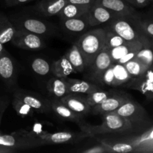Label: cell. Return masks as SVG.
Here are the masks:
<instances>
[{
    "label": "cell",
    "mask_w": 153,
    "mask_h": 153,
    "mask_svg": "<svg viewBox=\"0 0 153 153\" xmlns=\"http://www.w3.org/2000/svg\"><path fill=\"white\" fill-rule=\"evenodd\" d=\"M12 105L16 113L22 117H32L35 114V111L29 105L16 98H13Z\"/></svg>",
    "instance_id": "cell-34"
},
{
    "label": "cell",
    "mask_w": 153,
    "mask_h": 153,
    "mask_svg": "<svg viewBox=\"0 0 153 153\" xmlns=\"http://www.w3.org/2000/svg\"><path fill=\"white\" fill-rule=\"evenodd\" d=\"M134 58L141 61L147 67H150L153 64V48L149 43L148 37L144 40L143 46L137 52Z\"/></svg>",
    "instance_id": "cell-29"
},
{
    "label": "cell",
    "mask_w": 153,
    "mask_h": 153,
    "mask_svg": "<svg viewBox=\"0 0 153 153\" xmlns=\"http://www.w3.org/2000/svg\"><path fill=\"white\" fill-rule=\"evenodd\" d=\"M16 32L12 21L4 13H0V43L3 45L11 41Z\"/></svg>",
    "instance_id": "cell-24"
},
{
    "label": "cell",
    "mask_w": 153,
    "mask_h": 153,
    "mask_svg": "<svg viewBox=\"0 0 153 153\" xmlns=\"http://www.w3.org/2000/svg\"><path fill=\"white\" fill-rule=\"evenodd\" d=\"M11 42L16 47L28 50H37L46 46L41 36L19 29H16Z\"/></svg>",
    "instance_id": "cell-11"
},
{
    "label": "cell",
    "mask_w": 153,
    "mask_h": 153,
    "mask_svg": "<svg viewBox=\"0 0 153 153\" xmlns=\"http://www.w3.org/2000/svg\"><path fill=\"white\" fill-rule=\"evenodd\" d=\"M60 100L69 108L82 117L85 118L86 115L91 114V106L87 102L85 94H68Z\"/></svg>",
    "instance_id": "cell-15"
},
{
    "label": "cell",
    "mask_w": 153,
    "mask_h": 153,
    "mask_svg": "<svg viewBox=\"0 0 153 153\" xmlns=\"http://www.w3.org/2000/svg\"><path fill=\"white\" fill-rule=\"evenodd\" d=\"M123 87L139 91L148 100H153V64L143 74L139 77L131 78Z\"/></svg>",
    "instance_id": "cell-10"
},
{
    "label": "cell",
    "mask_w": 153,
    "mask_h": 153,
    "mask_svg": "<svg viewBox=\"0 0 153 153\" xmlns=\"http://www.w3.org/2000/svg\"><path fill=\"white\" fill-rule=\"evenodd\" d=\"M85 16L91 27L107 23L111 19L116 17L112 12L96 2L90 7Z\"/></svg>",
    "instance_id": "cell-16"
},
{
    "label": "cell",
    "mask_w": 153,
    "mask_h": 153,
    "mask_svg": "<svg viewBox=\"0 0 153 153\" xmlns=\"http://www.w3.org/2000/svg\"><path fill=\"white\" fill-rule=\"evenodd\" d=\"M126 1H128H128H129V0H126Z\"/></svg>",
    "instance_id": "cell-45"
},
{
    "label": "cell",
    "mask_w": 153,
    "mask_h": 153,
    "mask_svg": "<svg viewBox=\"0 0 153 153\" xmlns=\"http://www.w3.org/2000/svg\"><path fill=\"white\" fill-rule=\"evenodd\" d=\"M131 97L123 91L113 90L112 94L100 104L91 107V114L95 115H102L114 112L119 108L123 103L131 100Z\"/></svg>",
    "instance_id": "cell-8"
},
{
    "label": "cell",
    "mask_w": 153,
    "mask_h": 153,
    "mask_svg": "<svg viewBox=\"0 0 153 153\" xmlns=\"http://www.w3.org/2000/svg\"><path fill=\"white\" fill-rule=\"evenodd\" d=\"M13 22H14L13 24L16 29L28 31L40 36L52 35L55 31V27L52 24L37 18L17 16Z\"/></svg>",
    "instance_id": "cell-6"
},
{
    "label": "cell",
    "mask_w": 153,
    "mask_h": 153,
    "mask_svg": "<svg viewBox=\"0 0 153 153\" xmlns=\"http://www.w3.org/2000/svg\"><path fill=\"white\" fill-rule=\"evenodd\" d=\"M67 3V0H41L36 7L37 11L45 16H53L59 14Z\"/></svg>",
    "instance_id": "cell-21"
},
{
    "label": "cell",
    "mask_w": 153,
    "mask_h": 153,
    "mask_svg": "<svg viewBox=\"0 0 153 153\" xmlns=\"http://www.w3.org/2000/svg\"><path fill=\"white\" fill-rule=\"evenodd\" d=\"M103 28H104L105 32V48L111 49V48L117 47L127 42L121 36L117 34L111 28H108L107 26H105Z\"/></svg>",
    "instance_id": "cell-30"
},
{
    "label": "cell",
    "mask_w": 153,
    "mask_h": 153,
    "mask_svg": "<svg viewBox=\"0 0 153 153\" xmlns=\"http://www.w3.org/2000/svg\"><path fill=\"white\" fill-rule=\"evenodd\" d=\"M95 1L96 0H67L69 3L86 6H91L95 3Z\"/></svg>",
    "instance_id": "cell-39"
},
{
    "label": "cell",
    "mask_w": 153,
    "mask_h": 153,
    "mask_svg": "<svg viewBox=\"0 0 153 153\" xmlns=\"http://www.w3.org/2000/svg\"><path fill=\"white\" fill-rule=\"evenodd\" d=\"M137 22L143 32L147 37L153 38V7L146 13H139Z\"/></svg>",
    "instance_id": "cell-27"
},
{
    "label": "cell",
    "mask_w": 153,
    "mask_h": 153,
    "mask_svg": "<svg viewBox=\"0 0 153 153\" xmlns=\"http://www.w3.org/2000/svg\"><path fill=\"white\" fill-rule=\"evenodd\" d=\"M52 73L59 78L69 77L73 73H76L66 55H63L52 64Z\"/></svg>",
    "instance_id": "cell-23"
},
{
    "label": "cell",
    "mask_w": 153,
    "mask_h": 153,
    "mask_svg": "<svg viewBox=\"0 0 153 153\" xmlns=\"http://www.w3.org/2000/svg\"><path fill=\"white\" fill-rule=\"evenodd\" d=\"M108 149L109 152H118V153H126L131 152L134 151V146L131 143H108L105 142L101 141Z\"/></svg>",
    "instance_id": "cell-35"
},
{
    "label": "cell",
    "mask_w": 153,
    "mask_h": 153,
    "mask_svg": "<svg viewBox=\"0 0 153 153\" xmlns=\"http://www.w3.org/2000/svg\"><path fill=\"white\" fill-rule=\"evenodd\" d=\"M86 14V13H85ZM85 14L79 17L61 19V26L64 31L71 34H80L91 28L88 23Z\"/></svg>",
    "instance_id": "cell-20"
},
{
    "label": "cell",
    "mask_w": 153,
    "mask_h": 153,
    "mask_svg": "<svg viewBox=\"0 0 153 153\" xmlns=\"http://www.w3.org/2000/svg\"><path fill=\"white\" fill-rule=\"evenodd\" d=\"M17 70L13 58L4 50L0 53V79L8 86L16 84Z\"/></svg>",
    "instance_id": "cell-13"
},
{
    "label": "cell",
    "mask_w": 153,
    "mask_h": 153,
    "mask_svg": "<svg viewBox=\"0 0 153 153\" xmlns=\"http://www.w3.org/2000/svg\"><path fill=\"white\" fill-rule=\"evenodd\" d=\"M128 3L134 7H144L152 4V0H129Z\"/></svg>",
    "instance_id": "cell-38"
},
{
    "label": "cell",
    "mask_w": 153,
    "mask_h": 153,
    "mask_svg": "<svg viewBox=\"0 0 153 153\" xmlns=\"http://www.w3.org/2000/svg\"><path fill=\"white\" fill-rule=\"evenodd\" d=\"M147 36H145L143 39L138 40H134V41H127L124 44L121 46H117V47L111 48L108 49L109 55H110L113 64L117 63L118 60L120 59L121 58L128 54V52H131L133 50H138L143 46V42L146 40Z\"/></svg>",
    "instance_id": "cell-19"
},
{
    "label": "cell",
    "mask_w": 153,
    "mask_h": 153,
    "mask_svg": "<svg viewBox=\"0 0 153 153\" xmlns=\"http://www.w3.org/2000/svg\"><path fill=\"white\" fill-rule=\"evenodd\" d=\"M89 136L85 131L82 132H72V131H58V132H48L42 137L45 145L63 144V143H79L85 137Z\"/></svg>",
    "instance_id": "cell-12"
},
{
    "label": "cell",
    "mask_w": 153,
    "mask_h": 153,
    "mask_svg": "<svg viewBox=\"0 0 153 153\" xmlns=\"http://www.w3.org/2000/svg\"><path fill=\"white\" fill-rule=\"evenodd\" d=\"M138 15L136 16H117L107 22L105 26L113 30L126 41L141 40L146 34L139 26Z\"/></svg>",
    "instance_id": "cell-5"
},
{
    "label": "cell",
    "mask_w": 153,
    "mask_h": 153,
    "mask_svg": "<svg viewBox=\"0 0 153 153\" xmlns=\"http://www.w3.org/2000/svg\"><path fill=\"white\" fill-rule=\"evenodd\" d=\"M112 64L113 63L109 55L108 49L104 47L97 55L91 65L85 69V71L87 72L85 77L89 79L91 82L100 85L102 75L105 70L112 65Z\"/></svg>",
    "instance_id": "cell-9"
},
{
    "label": "cell",
    "mask_w": 153,
    "mask_h": 153,
    "mask_svg": "<svg viewBox=\"0 0 153 153\" xmlns=\"http://www.w3.org/2000/svg\"><path fill=\"white\" fill-rule=\"evenodd\" d=\"M114 112L129 121L134 131L145 129L150 126L152 123L146 109L132 98L123 103Z\"/></svg>",
    "instance_id": "cell-4"
},
{
    "label": "cell",
    "mask_w": 153,
    "mask_h": 153,
    "mask_svg": "<svg viewBox=\"0 0 153 153\" xmlns=\"http://www.w3.org/2000/svg\"><path fill=\"white\" fill-rule=\"evenodd\" d=\"M90 7L91 6L81 5V4H72V3L68 2L63 7L58 16H59L60 19L79 17L85 14L89 10Z\"/></svg>",
    "instance_id": "cell-26"
},
{
    "label": "cell",
    "mask_w": 153,
    "mask_h": 153,
    "mask_svg": "<svg viewBox=\"0 0 153 153\" xmlns=\"http://www.w3.org/2000/svg\"><path fill=\"white\" fill-rule=\"evenodd\" d=\"M67 83V94H88L102 90L103 87L91 81L66 78Z\"/></svg>",
    "instance_id": "cell-18"
},
{
    "label": "cell",
    "mask_w": 153,
    "mask_h": 153,
    "mask_svg": "<svg viewBox=\"0 0 153 153\" xmlns=\"http://www.w3.org/2000/svg\"><path fill=\"white\" fill-rule=\"evenodd\" d=\"M152 4H153V0H152Z\"/></svg>",
    "instance_id": "cell-46"
},
{
    "label": "cell",
    "mask_w": 153,
    "mask_h": 153,
    "mask_svg": "<svg viewBox=\"0 0 153 153\" xmlns=\"http://www.w3.org/2000/svg\"><path fill=\"white\" fill-rule=\"evenodd\" d=\"M0 121H1V115H0Z\"/></svg>",
    "instance_id": "cell-44"
},
{
    "label": "cell",
    "mask_w": 153,
    "mask_h": 153,
    "mask_svg": "<svg viewBox=\"0 0 153 153\" xmlns=\"http://www.w3.org/2000/svg\"><path fill=\"white\" fill-rule=\"evenodd\" d=\"M96 3L110 10L116 16H136L139 12L126 0H96Z\"/></svg>",
    "instance_id": "cell-14"
},
{
    "label": "cell",
    "mask_w": 153,
    "mask_h": 153,
    "mask_svg": "<svg viewBox=\"0 0 153 153\" xmlns=\"http://www.w3.org/2000/svg\"><path fill=\"white\" fill-rule=\"evenodd\" d=\"M83 153H102V152H109L108 149L102 143H100V145L91 146L86 149L82 150Z\"/></svg>",
    "instance_id": "cell-37"
},
{
    "label": "cell",
    "mask_w": 153,
    "mask_h": 153,
    "mask_svg": "<svg viewBox=\"0 0 153 153\" xmlns=\"http://www.w3.org/2000/svg\"><path fill=\"white\" fill-rule=\"evenodd\" d=\"M67 58L76 73H82L85 70V64L83 56L78 48L77 44L74 43L68 52L65 54Z\"/></svg>",
    "instance_id": "cell-25"
},
{
    "label": "cell",
    "mask_w": 153,
    "mask_h": 153,
    "mask_svg": "<svg viewBox=\"0 0 153 153\" xmlns=\"http://www.w3.org/2000/svg\"><path fill=\"white\" fill-rule=\"evenodd\" d=\"M44 145L43 140L30 130L21 129L9 134L0 133V146L4 148L7 153L34 149Z\"/></svg>",
    "instance_id": "cell-2"
},
{
    "label": "cell",
    "mask_w": 153,
    "mask_h": 153,
    "mask_svg": "<svg viewBox=\"0 0 153 153\" xmlns=\"http://www.w3.org/2000/svg\"><path fill=\"white\" fill-rule=\"evenodd\" d=\"M4 47H3V44L1 43H0V53H1V52H2L3 50H4Z\"/></svg>",
    "instance_id": "cell-43"
},
{
    "label": "cell",
    "mask_w": 153,
    "mask_h": 153,
    "mask_svg": "<svg viewBox=\"0 0 153 153\" xmlns=\"http://www.w3.org/2000/svg\"><path fill=\"white\" fill-rule=\"evenodd\" d=\"M31 0H4L6 5L8 7H13V6L20 5V4H25Z\"/></svg>",
    "instance_id": "cell-40"
},
{
    "label": "cell",
    "mask_w": 153,
    "mask_h": 153,
    "mask_svg": "<svg viewBox=\"0 0 153 153\" xmlns=\"http://www.w3.org/2000/svg\"><path fill=\"white\" fill-rule=\"evenodd\" d=\"M13 98L23 102L37 113L47 114L52 112L50 99L46 98L37 93L21 89L16 90L13 93Z\"/></svg>",
    "instance_id": "cell-7"
},
{
    "label": "cell",
    "mask_w": 153,
    "mask_h": 153,
    "mask_svg": "<svg viewBox=\"0 0 153 153\" xmlns=\"http://www.w3.org/2000/svg\"><path fill=\"white\" fill-rule=\"evenodd\" d=\"M114 80V76L113 66L111 65L107 70H105L104 73H102L101 79H100V85L102 87L109 86L113 88Z\"/></svg>",
    "instance_id": "cell-36"
},
{
    "label": "cell",
    "mask_w": 153,
    "mask_h": 153,
    "mask_svg": "<svg viewBox=\"0 0 153 153\" xmlns=\"http://www.w3.org/2000/svg\"><path fill=\"white\" fill-rule=\"evenodd\" d=\"M113 90H110V91H104V90H100V91H95L91 94H85V98H86L87 102L88 104L91 106L97 105L100 104L102 102L108 98L111 94H112Z\"/></svg>",
    "instance_id": "cell-33"
},
{
    "label": "cell",
    "mask_w": 153,
    "mask_h": 153,
    "mask_svg": "<svg viewBox=\"0 0 153 153\" xmlns=\"http://www.w3.org/2000/svg\"><path fill=\"white\" fill-rule=\"evenodd\" d=\"M149 43H150L151 46H152V47L153 48V38H152V37H149Z\"/></svg>",
    "instance_id": "cell-42"
},
{
    "label": "cell",
    "mask_w": 153,
    "mask_h": 153,
    "mask_svg": "<svg viewBox=\"0 0 153 153\" xmlns=\"http://www.w3.org/2000/svg\"><path fill=\"white\" fill-rule=\"evenodd\" d=\"M89 136L105 134L114 132H130L134 131L133 127L129 121L115 112H111L102 114V123L99 126H91L85 123L81 128Z\"/></svg>",
    "instance_id": "cell-3"
},
{
    "label": "cell",
    "mask_w": 153,
    "mask_h": 153,
    "mask_svg": "<svg viewBox=\"0 0 153 153\" xmlns=\"http://www.w3.org/2000/svg\"><path fill=\"white\" fill-rule=\"evenodd\" d=\"M31 67L33 71L39 76H46L52 73V65L49 61L43 58H35L31 63Z\"/></svg>",
    "instance_id": "cell-32"
},
{
    "label": "cell",
    "mask_w": 153,
    "mask_h": 153,
    "mask_svg": "<svg viewBox=\"0 0 153 153\" xmlns=\"http://www.w3.org/2000/svg\"><path fill=\"white\" fill-rule=\"evenodd\" d=\"M50 100L52 111L60 118L64 120L76 123L80 127V128L86 123L84 120L85 118L73 112L63 102H61V100L51 98Z\"/></svg>",
    "instance_id": "cell-17"
},
{
    "label": "cell",
    "mask_w": 153,
    "mask_h": 153,
    "mask_svg": "<svg viewBox=\"0 0 153 153\" xmlns=\"http://www.w3.org/2000/svg\"><path fill=\"white\" fill-rule=\"evenodd\" d=\"M76 43L83 56L85 69L88 68L105 47V32L104 28H97L86 31L81 35Z\"/></svg>",
    "instance_id": "cell-1"
},
{
    "label": "cell",
    "mask_w": 153,
    "mask_h": 153,
    "mask_svg": "<svg viewBox=\"0 0 153 153\" xmlns=\"http://www.w3.org/2000/svg\"><path fill=\"white\" fill-rule=\"evenodd\" d=\"M141 138L143 140H153V127H152V129L149 130V131H146L144 134H143V136L141 137Z\"/></svg>",
    "instance_id": "cell-41"
},
{
    "label": "cell",
    "mask_w": 153,
    "mask_h": 153,
    "mask_svg": "<svg viewBox=\"0 0 153 153\" xmlns=\"http://www.w3.org/2000/svg\"><path fill=\"white\" fill-rule=\"evenodd\" d=\"M123 65L125 66L126 69L131 78H137L140 76L142 74L144 73V72L149 67L145 65L144 64H143L141 61L136 59V58H134V59L128 61L126 64H124Z\"/></svg>",
    "instance_id": "cell-31"
},
{
    "label": "cell",
    "mask_w": 153,
    "mask_h": 153,
    "mask_svg": "<svg viewBox=\"0 0 153 153\" xmlns=\"http://www.w3.org/2000/svg\"><path fill=\"white\" fill-rule=\"evenodd\" d=\"M112 66H113L114 76L113 88L123 86L131 79V76L123 64L114 63L112 64Z\"/></svg>",
    "instance_id": "cell-28"
},
{
    "label": "cell",
    "mask_w": 153,
    "mask_h": 153,
    "mask_svg": "<svg viewBox=\"0 0 153 153\" xmlns=\"http://www.w3.org/2000/svg\"><path fill=\"white\" fill-rule=\"evenodd\" d=\"M49 95L51 98L61 99L67 94V83L66 78H59L56 76L50 78L46 85Z\"/></svg>",
    "instance_id": "cell-22"
}]
</instances>
